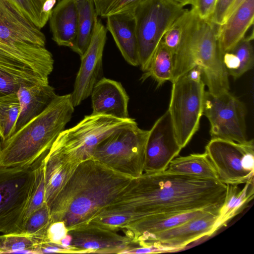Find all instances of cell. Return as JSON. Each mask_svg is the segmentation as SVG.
<instances>
[{"label":"cell","instance_id":"1","mask_svg":"<svg viewBox=\"0 0 254 254\" xmlns=\"http://www.w3.org/2000/svg\"><path fill=\"white\" fill-rule=\"evenodd\" d=\"M228 188V185L217 180L166 171L143 173L132 179L123 192L94 218L120 215L126 219V225L153 215L201 209L219 213Z\"/></svg>","mask_w":254,"mask_h":254},{"label":"cell","instance_id":"2","mask_svg":"<svg viewBox=\"0 0 254 254\" xmlns=\"http://www.w3.org/2000/svg\"><path fill=\"white\" fill-rule=\"evenodd\" d=\"M132 179L93 158L81 161L50 205V223L62 221L69 230L90 221Z\"/></svg>","mask_w":254,"mask_h":254},{"label":"cell","instance_id":"3","mask_svg":"<svg viewBox=\"0 0 254 254\" xmlns=\"http://www.w3.org/2000/svg\"><path fill=\"white\" fill-rule=\"evenodd\" d=\"M182 35L174 55L173 82L194 66L200 67L208 92L219 95L229 91L228 74L223 62L220 25L203 19L194 8L185 9L180 16Z\"/></svg>","mask_w":254,"mask_h":254},{"label":"cell","instance_id":"4","mask_svg":"<svg viewBox=\"0 0 254 254\" xmlns=\"http://www.w3.org/2000/svg\"><path fill=\"white\" fill-rule=\"evenodd\" d=\"M70 94L57 95L47 108L0 142V166H31L48 153L74 112Z\"/></svg>","mask_w":254,"mask_h":254},{"label":"cell","instance_id":"5","mask_svg":"<svg viewBox=\"0 0 254 254\" xmlns=\"http://www.w3.org/2000/svg\"><path fill=\"white\" fill-rule=\"evenodd\" d=\"M53 68V56L45 47L24 40L0 42V96L22 86L49 83Z\"/></svg>","mask_w":254,"mask_h":254},{"label":"cell","instance_id":"6","mask_svg":"<svg viewBox=\"0 0 254 254\" xmlns=\"http://www.w3.org/2000/svg\"><path fill=\"white\" fill-rule=\"evenodd\" d=\"M196 66L172 83L168 108L177 140L183 149L198 130L203 113L205 83Z\"/></svg>","mask_w":254,"mask_h":254},{"label":"cell","instance_id":"7","mask_svg":"<svg viewBox=\"0 0 254 254\" xmlns=\"http://www.w3.org/2000/svg\"><path fill=\"white\" fill-rule=\"evenodd\" d=\"M148 134L136 122L120 128L97 145L92 158L119 173L139 177L144 173Z\"/></svg>","mask_w":254,"mask_h":254},{"label":"cell","instance_id":"8","mask_svg":"<svg viewBox=\"0 0 254 254\" xmlns=\"http://www.w3.org/2000/svg\"><path fill=\"white\" fill-rule=\"evenodd\" d=\"M134 119L110 116H85L75 126L62 131L49 152L74 163L92 158L97 145L116 130L135 123Z\"/></svg>","mask_w":254,"mask_h":254},{"label":"cell","instance_id":"9","mask_svg":"<svg viewBox=\"0 0 254 254\" xmlns=\"http://www.w3.org/2000/svg\"><path fill=\"white\" fill-rule=\"evenodd\" d=\"M174 0H143L133 11L139 66L143 72L167 30L184 12Z\"/></svg>","mask_w":254,"mask_h":254},{"label":"cell","instance_id":"10","mask_svg":"<svg viewBox=\"0 0 254 254\" xmlns=\"http://www.w3.org/2000/svg\"><path fill=\"white\" fill-rule=\"evenodd\" d=\"M40 158L28 166H0V233H22L24 214Z\"/></svg>","mask_w":254,"mask_h":254},{"label":"cell","instance_id":"11","mask_svg":"<svg viewBox=\"0 0 254 254\" xmlns=\"http://www.w3.org/2000/svg\"><path fill=\"white\" fill-rule=\"evenodd\" d=\"M217 172L218 180L226 185H239L254 179V140L238 143L212 138L205 147Z\"/></svg>","mask_w":254,"mask_h":254},{"label":"cell","instance_id":"12","mask_svg":"<svg viewBox=\"0 0 254 254\" xmlns=\"http://www.w3.org/2000/svg\"><path fill=\"white\" fill-rule=\"evenodd\" d=\"M203 115L208 119L212 138L244 143L248 141L245 104L229 91L214 95L205 91Z\"/></svg>","mask_w":254,"mask_h":254},{"label":"cell","instance_id":"13","mask_svg":"<svg viewBox=\"0 0 254 254\" xmlns=\"http://www.w3.org/2000/svg\"><path fill=\"white\" fill-rule=\"evenodd\" d=\"M118 228L89 221L68 230L71 237L70 253L127 254L139 247Z\"/></svg>","mask_w":254,"mask_h":254},{"label":"cell","instance_id":"14","mask_svg":"<svg viewBox=\"0 0 254 254\" xmlns=\"http://www.w3.org/2000/svg\"><path fill=\"white\" fill-rule=\"evenodd\" d=\"M107 29L97 18L90 44L80 56L81 63L75 80L73 90L70 94L74 107L90 96L92 89L100 79L102 70V58Z\"/></svg>","mask_w":254,"mask_h":254},{"label":"cell","instance_id":"15","mask_svg":"<svg viewBox=\"0 0 254 254\" xmlns=\"http://www.w3.org/2000/svg\"><path fill=\"white\" fill-rule=\"evenodd\" d=\"M182 149L177 140L170 115L167 110L149 130L144 173L165 171Z\"/></svg>","mask_w":254,"mask_h":254},{"label":"cell","instance_id":"16","mask_svg":"<svg viewBox=\"0 0 254 254\" xmlns=\"http://www.w3.org/2000/svg\"><path fill=\"white\" fill-rule=\"evenodd\" d=\"M219 213H209L179 226L157 233L147 239L139 246L154 247L163 252L185 247L189 243L216 232Z\"/></svg>","mask_w":254,"mask_h":254},{"label":"cell","instance_id":"17","mask_svg":"<svg viewBox=\"0 0 254 254\" xmlns=\"http://www.w3.org/2000/svg\"><path fill=\"white\" fill-rule=\"evenodd\" d=\"M91 97L92 115L110 116L120 119L130 118L129 97L118 81L101 78L94 86Z\"/></svg>","mask_w":254,"mask_h":254},{"label":"cell","instance_id":"18","mask_svg":"<svg viewBox=\"0 0 254 254\" xmlns=\"http://www.w3.org/2000/svg\"><path fill=\"white\" fill-rule=\"evenodd\" d=\"M212 212L206 210L153 215L129 223L121 229L139 246L151 236Z\"/></svg>","mask_w":254,"mask_h":254},{"label":"cell","instance_id":"19","mask_svg":"<svg viewBox=\"0 0 254 254\" xmlns=\"http://www.w3.org/2000/svg\"><path fill=\"white\" fill-rule=\"evenodd\" d=\"M17 95L20 108L11 135L43 112L57 95L49 83L21 87Z\"/></svg>","mask_w":254,"mask_h":254},{"label":"cell","instance_id":"20","mask_svg":"<svg viewBox=\"0 0 254 254\" xmlns=\"http://www.w3.org/2000/svg\"><path fill=\"white\" fill-rule=\"evenodd\" d=\"M107 29L126 61L132 66L139 65L133 11L106 17Z\"/></svg>","mask_w":254,"mask_h":254},{"label":"cell","instance_id":"21","mask_svg":"<svg viewBox=\"0 0 254 254\" xmlns=\"http://www.w3.org/2000/svg\"><path fill=\"white\" fill-rule=\"evenodd\" d=\"M53 40L59 46L71 48L77 31L76 0H61L53 8L49 17Z\"/></svg>","mask_w":254,"mask_h":254},{"label":"cell","instance_id":"22","mask_svg":"<svg viewBox=\"0 0 254 254\" xmlns=\"http://www.w3.org/2000/svg\"><path fill=\"white\" fill-rule=\"evenodd\" d=\"M254 0L245 2L219 29V40L223 54L231 51L253 26Z\"/></svg>","mask_w":254,"mask_h":254},{"label":"cell","instance_id":"23","mask_svg":"<svg viewBox=\"0 0 254 254\" xmlns=\"http://www.w3.org/2000/svg\"><path fill=\"white\" fill-rule=\"evenodd\" d=\"M45 202L50 206L80 163L71 162L49 151L44 158Z\"/></svg>","mask_w":254,"mask_h":254},{"label":"cell","instance_id":"24","mask_svg":"<svg viewBox=\"0 0 254 254\" xmlns=\"http://www.w3.org/2000/svg\"><path fill=\"white\" fill-rule=\"evenodd\" d=\"M0 24L30 43L45 46L44 34L24 17L9 0H0Z\"/></svg>","mask_w":254,"mask_h":254},{"label":"cell","instance_id":"25","mask_svg":"<svg viewBox=\"0 0 254 254\" xmlns=\"http://www.w3.org/2000/svg\"><path fill=\"white\" fill-rule=\"evenodd\" d=\"M245 184L242 189L239 188L238 185H228L226 199L218 217L216 231L226 226L228 222L242 212L253 199L254 179Z\"/></svg>","mask_w":254,"mask_h":254},{"label":"cell","instance_id":"26","mask_svg":"<svg viewBox=\"0 0 254 254\" xmlns=\"http://www.w3.org/2000/svg\"><path fill=\"white\" fill-rule=\"evenodd\" d=\"M165 171L190 177L218 180L215 169L205 152L174 158Z\"/></svg>","mask_w":254,"mask_h":254},{"label":"cell","instance_id":"27","mask_svg":"<svg viewBox=\"0 0 254 254\" xmlns=\"http://www.w3.org/2000/svg\"><path fill=\"white\" fill-rule=\"evenodd\" d=\"M253 33L245 36L231 51L223 54V62L228 75L234 79L240 78L253 67Z\"/></svg>","mask_w":254,"mask_h":254},{"label":"cell","instance_id":"28","mask_svg":"<svg viewBox=\"0 0 254 254\" xmlns=\"http://www.w3.org/2000/svg\"><path fill=\"white\" fill-rule=\"evenodd\" d=\"M76 5L77 31L75 42L71 49L80 57L90 44L97 15L94 0H76Z\"/></svg>","mask_w":254,"mask_h":254},{"label":"cell","instance_id":"29","mask_svg":"<svg viewBox=\"0 0 254 254\" xmlns=\"http://www.w3.org/2000/svg\"><path fill=\"white\" fill-rule=\"evenodd\" d=\"M173 58L174 54L161 40L141 79L144 80L151 77L156 82L158 87L168 81H171L173 69Z\"/></svg>","mask_w":254,"mask_h":254},{"label":"cell","instance_id":"30","mask_svg":"<svg viewBox=\"0 0 254 254\" xmlns=\"http://www.w3.org/2000/svg\"><path fill=\"white\" fill-rule=\"evenodd\" d=\"M17 93L0 96V138L4 141L12 132L20 112Z\"/></svg>","mask_w":254,"mask_h":254},{"label":"cell","instance_id":"31","mask_svg":"<svg viewBox=\"0 0 254 254\" xmlns=\"http://www.w3.org/2000/svg\"><path fill=\"white\" fill-rule=\"evenodd\" d=\"M50 220V208L45 202L25 221L22 233L34 239L38 246L44 244Z\"/></svg>","mask_w":254,"mask_h":254},{"label":"cell","instance_id":"32","mask_svg":"<svg viewBox=\"0 0 254 254\" xmlns=\"http://www.w3.org/2000/svg\"><path fill=\"white\" fill-rule=\"evenodd\" d=\"M38 247L32 238L23 233L0 235V253H34Z\"/></svg>","mask_w":254,"mask_h":254},{"label":"cell","instance_id":"33","mask_svg":"<svg viewBox=\"0 0 254 254\" xmlns=\"http://www.w3.org/2000/svg\"><path fill=\"white\" fill-rule=\"evenodd\" d=\"M46 154L40 158L36 168V179L31 196L24 214L23 226L27 219L34 212L41 208L45 203V181L44 158Z\"/></svg>","mask_w":254,"mask_h":254},{"label":"cell","instance_id":"34","mask_svg":"<svg viewBox=\"0 0 254 254\" xmlns=\"http://www.w3.org/2000/svg\"><path fill=\"white\" fill-rule=\"evenodd\" d=\"M11 3L39 29L43 28L49 19L43 10L46 0H9Z\"/></svg>","mask_w":254,"mask_h":254},{"label":"cell","instance_id":"35","mask_svg":"<svg viewBox=\"0 0 254 254\" xmlns=\"http://www.w3.org/2000/svg\"><path fill=\"white\" fill-rule=\"evenodd\" d=\"M143 0H94L97 16H109L133 11Z\"/></svg>","mask_w":254,"mask_h":254},{"label":"cell","instance_id":"36","mask_svg":"<svg viewBox=\"0 0 254 254\" xmlns=\"http://www.w3.org/2000/svg\"><path fill=\"white\" fill-rule=\"evenodd\" d=\"M180 16L167 30L162 39V41L165 46L174 55L179 45L182 35Z\"/></svg>","mask_w":254,"mask_h":254},{"label":"cell","instance_id":"37","mask_svg":"<svg viewBox=\"0 0 254 254\" xmlns=\"http://www.w3.org/2000/svg\"><path fill=\"white\" fill-rule=\"evenodd\" d=\"M68 229L63 222L51 223L47 231L45 243H51L62 247L61 241L66 235Z\"/></svg>","mask_w":254,"mask_h":254},{"label":"cell","instance_id":"38","mask_svg":"<svg viewBox=\"0 0 254 254\" xmlns=\"http://www.w3.org/2000/svg\"><path fill=\"white\" fill-rule=\"evenodd\" d=\"M217 0H195L193 7L198 16L203 19H210L215 9Z\"/></svg>","mask_w":254,"mask_h":254},{"label":"cell","instance_id":"39","mask_svg":"<svg viewBox=\"0 0 254 254\" xmlns=\"http://www.w3.org/2000/svg\"><path fill=\"white\" fill-rule=\"evenodd\" d=\"M233 0H217L214 12L210 19L218 25H222L227 10Z\"/></svg>","mask_w":254,"mask_h":254},{"label":"cell","instance_id":"40","mask_svg":"<svg viewBox=\"0 0 254 254\" xmlns=\"http://www.w3.org/2000/svg\"><path fill=\"white\" fill-rule=\"evenodd\" d=\"M245 0H233L226 12L223 24L245 2Z\"/></svg>","mask_w":254,"mask_h":254},{"label":"cell","instance_id":"41","mask_svg":"<svg viewBox=\"0 0 254 254\" xmlns=\"http://www.w3.org/2000/svg\"><path fill=\"white\" fill-rule=\"evenodd\" d=\"M56 1L57 0H46L44 3L43 7V12L49 17L56 3Z\"/></svg>","mask_w":254,"mask_h":254},{"label":"cell","instance_id":"42","mask_svg":"<svg viewBox=\"0 0 254 254\" xmlns=\"http://www.w3.org/2000/svg\"><path fill=\"white\" fill-rule=\"evenodd\" d=\"M174 0L175 1H176L177 3L180 4V5L184 7L185 5H188V4H191V5H192L195 0Z\"/></svg>","mask_w":254,"mask_h":254}]
</instances>
